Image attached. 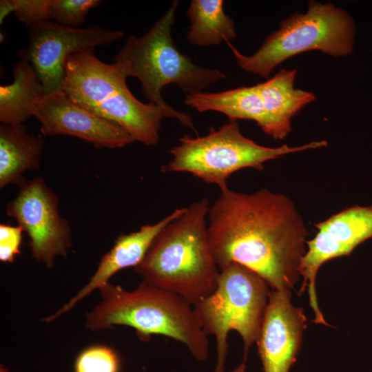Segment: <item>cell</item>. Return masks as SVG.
I'll use <instances>...</instances> for the list:
<instances>
[{
	"instance_id": "1",
	"label": "cell",
	"mask_w": 372,
	"mask_h": 372,
	"mask_svg": "<svg viewBox=\"0 0 372 372\" xmlns=\"http://www.w3.org/2000/svg\"><path fill=\"white\" fill-rule=\"evenodd\" d=\"M207 217L209 243L219 270L236 262L260 275L271 290L293 289L301 278L309 233L289 198L265 189L244 194L227 187Z\"/></svg>"
},
{
	"instance_id": "2",
	"label": "cell",
	"mask_w": 372,
	"mask_h": 372,
	"mask_svg": "<svg viewBox=\"0 0 372 372\" xmlns=\"http://www.w3.org/2000/svg\"><path fill=\"white\" fill-rule=\"evenodd\" d=\"M209 207L206 198L185 207L134 267L143 282L176 293L192 306L215 291L220 275L208 239Z\"/></svg>"
},
{
	"instance_id": "3",
	"label": "cell",
	"mask_w": 372,
	"mask_h": 372,
	"mask_svg": "<svg viewBox=\"0 0 372 372\" xmlns=\"http://www.w3.org/2000/svg\"><path fill=\"white\" fill-rule=\"evenodd\" d=\"M99 289L102 301L87 315L85 325L89 329L128 326L141 339L165 335L185 344L196 360L208 359V336L193 306L181 296L145 282L133 291L109 282Z\"/></svg>"
},
{
	"instance_id": "4",
	"label": "cell",
	"mask_w": 372,
	"mask_h": 372,
	"mask_svg": "<svg viewBox=\"0 0 372 372\" xmlns=\"http://www.w3.org/2000/svg\"><path fill=\"white\" fill-rule=\"evenodd\" d=\"M178 1L172 4L163 16L141 37L130 35L114 57L127 77L137 78L143 93L149 100L165 110L176 111L163 100L162 89L176 84L187 94L202 92L209 85L226 78L217 69L195 64L190 57L181 53L172 37V28Z\"/></svg>"
},
{
	"instance_id": "5",
	"label": "cell",
	"mask_w": 372,
	"mask_h": 372,
	"mask_svg": "<svg viewBox=\"0 0 372 372\" xmlns=\"http://www.w3.org/2000/svg\"><path fill=\"white\" fill-rule=\"evenodd\" d=\"M355 33L353 20L343 9L310 1L305 13L282 21L253 55L245 56L226 43L242 70L267 78L280 63L307 51L320 50L334 57L351 54Z\"/></svg>"
},
{
	"instance_id": "6",
	"label": "cell",
	"mask_w": 372,
	"mask_h": 372,
	"mask_svg": "<svg viewBox=\"0 0 372 372\" xmlns=\"http://www.w3.org/2000/svg\"><path fill=\"white\" fill-rule=\"evenodd\" d=\"M269 288L255 271L231 262L220 270L215 291L193 306L205 333L216 340L217 357L214 372H225L227 337L231 331L240 335L247 357L259 335Z\"/></svg>"
},
{
	"instance_id": "7",
	"label": "cell",
	"mask_w": 372,
	"mask_h": 372,
	"mask_svg": "<svg viewBox=\"0 0 372 372\" xmlns=\"http://www.w3.org/2000/svg\"><path fill=\"white\" fill-rule=\"evenodd\" d=\"M327 145L326 141H320L296 147L262 146L245 137L236 121L229 120L218 130L211 127L207 135L181 137L179 144L170 149L172 158L162 166L161 172H188L222 191L228 187V178L240 169L261 171L268 161Z\"/></svg>"
},
{
	"instance_id": "8",
	"label": "cell",
	"mask_w": 372,
	"mask_h": 372,
	"mask_svg": "<svg viewBox=\"0 0 372 372\" xmlns=\"http://www.w3.org/2000/svg\"><path fill=\"white\" fill-rule=\"evenodd\" d=\"M59 200L41 177L23 183L6 207L29 237L33 258L50 268L72 245L71 229L59 211Z\"/></svg>"
},
{
	"instance_id": "9",
	"label": "cell",
	"mask_w": 372,
	"mask_h": 372,
	"mask_svg": "<svg viewBox=\"0 0 372 372\" xmlns=\"http://www.w3.org/2000/svg\"><path fill=\"white\" fill-rule=\"evenodd\" d=\"M318 231L307 241V249L302 257L300 273L301 294L307 290L309 304L314 313L313 322L329 326L318 305L316 278L320 267L327 261L349 256L354 249L372 237V206L347 208L316 225Z\"/></svg>"
},
{
	"instance_id": "10",
	"label": "cell",
	"mask_w": 372,
	"mask_h": 372,
	"mask_svg": "<svg viewBox=\"0 0 372 372\" xmlns=\"http://www.w3.org/2000/svg\"><path fill=\"white\" fill-rule=\"evenodd\" d=\"M27 28L29 44L20 56L34 68L47 94L62 90L64 64L69 56L81 50L109 45L123 36L121 30L97 26L70 28L51 21Z\"/></svg>"
},
{
	"instance_id": "11",
	"label": "cell",
	"mask_w": 372,
	"mask_h": 372,
	"mask_svg": "<svg viewBox=\"0 0 372 372\" xmlns=\"http://www.w3.org/2000/svg\"><path fill=\"white\" fill-rule=\"evenodd\" d=\"M307 328L302 307L291 301V291L271 290L256 342L263 372H289Z\"/></svg>"
},
{
	"instance_id": "12",
	"label": "cell",
	"mask_w": 372,
	"mask_h": 372,
	"mask_svg": "<svg viewBox=\"0 0 372 372\" xmlns=\"http://www.w3.org/2000/svg\"><path fill=\"white\" fill-rule=\"evenodd\" d=\"M34 116L46 136H75L96 147L119 148L134 141L121 126L89 112L72 101L62 90L47 94Z\"/></svg>"
},
{
	"instance_id": "13",
	"label": "cell",
	"mask_w": 372,
	"mask_h": 372,
	"mask_svg": "<svg viewBox=\"0 0 372 372\" xmlns=\"http://www.w3.org/2000/svg\"><path fill=\"white\" fill-rule=\"evenodd\" d=\"M127 79L116 62L106 63L94 55V49L79 50L64 64L62 91L87 110L127 87Z\"/></svg>"
},
{
	"instance_id": "14",
	"label": "cell",
	"mask_w": 372,
	"mask_h": 372,
	"mask_svg": "<svg viewBox=\"0 0 372 372\" xmlns=\"http://www.w3.org/2000/svg\"><path fill=\"white\" fill-rule=\"evenodd\" d=\"M185 207L176 209L173 212L154 224L145 225L138 230L128 234H121L115 240L112 248L101 258L97 269L90 281L78 293L57 312L43 320L46 322L55 320L70 310L79 300L95 289L108 282L117 271L136 267L144 258L155 238L172 220L180 216Z\"/></svg>"
},
{
	"instance_id": "15",
	"label": "cell",
	"mask_w": 372,
	"mask_h": 372,
	"mask_svg": "<svg viewBox=\"0 0 372 372\" xmlns=\"http://www.w3.org/2000/svg\"><path fill=\"white\" fill-rule=\"evenodd\" d=\"M297 70L281 69L273 77L256 84L265 116L262 131L282 139L291 130V118L316 99L311 92L294 88Z\"/></svg>"
},
{
	"instance_id": "16",
	"label": "cell",
	"mask_w": 372,
	"mask_h": 372,
	"mask_svg": "<svg viewBox=\"0 0 372 372\" xmlns=\"http://www.w3.org/2000/svg\"><path fill=\"white\" fill-rule=\"evenodd\" d=\"M44 141L28 132L24 124L0 125V187L21 185L23 174L39 167Z\"/></svg>"
},
{
	"instance_id": "17",
	"label": "cell",
	"mask_w": 372,
	"mask_h": 372,
	"mask_svg": "<svg viewBox=\"0 0 372 372\" xmlns=\"http://www.w3.org/2000/svg\"><path fill=\"white\" fill-rule=\"evenodd\" d=\"M13 82L0 86V121L1 124H23L47 95L34 68L21 60L13 68Z\"/></svg>"
},
{
	"instance_id": "18",
	"label": "cell",
	"mask_w": 372,
	"mask_h": 372,
	"mask_svg": "<svg viewBox=\"0 0 372 372\" xmlns=\"http://www.w3.org/2000/svg\"><path fill=\"white\" fill-rule=\"evenodd\" d=\"M223 0H192L187 11L190 21L187 38L192 45L207 47L236 37L233 19L224 11Z\"/></svg>"
},
{
	"instance_id": "19",
	"label": "cell",
	"mask_w": 372,
	"mask_h": 372,
	"mask_svg": "<svg viewBox=\"0 0 372 372\" xmlns=\"http://www.w3.org/2000/svg\"><path fill=\"white\" fill-rule=\"evenodd\" d=\"M119 359L110 347L96 345L83 350L77 357L75 372H118Z\"/></svg>"
},
{
	"instance_id": "20",
	"label": "cell",
	"mask_w": 372,
	"mask_h": 372,
	"mask_svg": "<svg viewBox=\"0 0 372 372\" xmlns=\"http://www.w3.org/2000/svg\"><path fill=\"white\" fill-rule=\"evenodd\" d=\"M99 0H52L50 20L61 25L79 28L88 12L97 7Z\"/></svg>"
},
{
	"instance_id": "21",
	"label": "cell",
	"mask_w": 372,
	"mask_h": 372,
	"mask_svg": "<svg viewBox=\"0 0 372 372\" xmlns=\"http://www.w3.org/2000/svg\"><path fill=\"white\" fill-rule=\"evenodd\" d=\"M16 18L27 27L50 21L52 0H12Z\"/></svg>"
},
{
	"instance_id": "22",
	"label": "cell",
	"mask_w": 372,
	"mask_h": 372,
	"mask_svg": "<svg viewBox=\"0 0 372 372\" xmlns=\"http://www.w3.org/2000/svg\"><path fill=\"white\" fill-rule=\"evenodd\" d=\"M23 231L19 225H0L1 261L12 262L15 256L20 254Z\"/></svg>"
},
{
	"instance_id": "23",
	"label": "cell",
	"mask_w": 372,
	"mask_h": 372,
	"mask_svg": "<svg viewBox=\"0 0 372 372\" xmlns=\"http://www.w3.org/2000/svg\"><path fill=\"white\" fill-rule=\"evenodd\" d=\"M14 13V3L12 0L0 1V23L2 24L7 16Z\"/></svg>"
},
{
	"instance_id": "24",
	"label": "cell",
	"mask_w": 372,
	"mask_h": 372,
	"mask_svg": "<svg viewBox=\"0 0 372 372\" xmlns=\"http://www.w3.org/2000/svg\"><path fill=\"white\" fill-rule=\"evenodd\" d=\"M231 372H247L245 361L241 362L238 366L234 368Z\"/></svg>"
}]
</instances>
